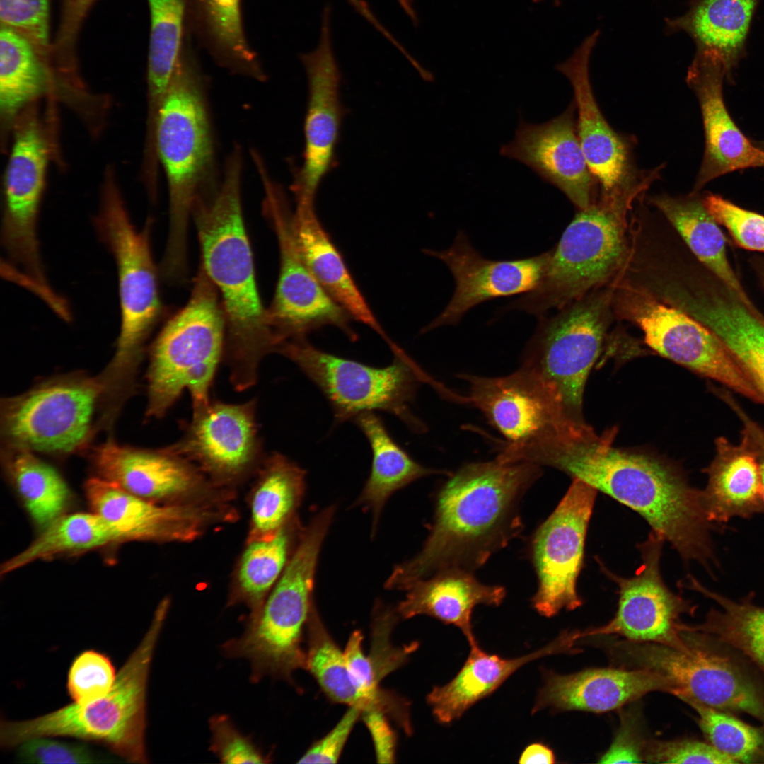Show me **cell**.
Here are the masks:
<instances>
[{
	"instance_id": "7402d4cb",
	"label": "cell",
	"mask_w": 764,
	"mask_h": 764,
	"mask_svg": "<svg viewBox=\"0 0 764 764\" xmlns=\"http://www.w3.org/2000/svg\"><path fill=\"white\" fill-rule=\"evenodd\" d=\"M91 457L98 477L157 504L226 502L231 494L196 465L165 447L140 448L108 440L93 448Z\"/></svg>"
},
{
	"instance_id": "5bb4252c",
	"label": "cell",
	"mask_w": 764,
	"mask_h": 764,
	"mask_svg": "<svg viewBox=\"0 0 764 764\" xmlns=\"http://www.w3.org/2000/svg\"><path fill=\"white\" fill-rule=\"evenodd\" d=\"M623 651L643 668L669 679L675 696L724 712H740L764 726V694L751 676L724 652L683 638L673 647L649 642L625 644Z\"/></svg>"
},
{
	"instance_id": "d6a6232c",
	"label": "cell",
	"mask_w": 764,
	"mask_h": 764,
	"mask_svg": "<svg viewBox=\"0 0 764 764\" xmlns=\"http://www.w3.org/2000/svg\"><path fill=\"white\" fill-rule=\"evenodd\" d=\"M291 222L301 255L323 289L352 319L369 326L390 346L393 345L356 284L340 253L319 221L314 204L296 203Z\"/></svg>"
},
{
	"instance_id": "4316f807",
	"label": "cell",
	"mask_w": 764,
	"mask_h": 764,
	"mask_svg": "<svg viewBox=\"0 0 764 764\" xmlns=\"http://www.w3.org/2000/svg\"><path fill=\"white\" fill-rule=\"evenodd\" d=\"M575 109L573 100L561 115L547 122L521 120L514 139L501 147L500 154L528 166L581 210L595 202L594 183L579 139Z\"/></svg>"
},
{
	"instance_id": "2e32d148",
	"label": "cell",
	"mask_w": 764,
	"mask_h": 764,
	"mask_svg": "<svg viewBox=\"0 0 764 764\" xmlns=\"http://www.w3.org/2000/svg\"><path fill=\"white\" fill-rule=\"evenodd\" d=\"M597 490L577 478L555 510L536 531L531 544L538 588L533 608L547 618L582 605L577 583Z\"/></svg>"
},
{
	"instance_id": "e0dca14e",
	"label": "cell",
	"mask_w": 764,
	"mask_h": 764,
	"mask_svg": "<svg viewBox=\"0 0 764 764\" xmlns=\"http://www.w3.org/2000/svg\"><path fill=\"white\" fill-rule=\"evenodd\" d=\"M16 122L5 173L1 245L9 267L36 278L45 272L37 228L48 148L33 109L25 110Z\"/></svg>"
},
{
	"instance_id": "9c48e42d",
	"label": "cell",
	"mask_w": 764,
	"mask_h": 764,
	"mask_svg": "<svg viewBox=\"0 0 764 764\" xmlns=\"http://www.w3.org/2000/svg\"><path fill=\"white\" fill-rule=\"evenodd\" d=\"M94 221L117 270L121 325L117 349L106 371L116 381L136 364L145 340L161 314L157 274L150 245L151 220L141 231L134 226L112 171L108 169Z\"/></svg>"
},
{
	"instance_id": "836d02e7",
	"label": "cell",
	"mask_w": 764,
	"mask_h": 764,
	"mask_svg": "<svg viewBox=\"0 0 764 764\" xmlns=\"http://www.w3.org/2000/svg\"><path fill=\"white\" fill-rule=\"evenodd\" d=\"M470 647L469 655L456 676L448 683L434 687L427 695L433 714L441 724H449L460 718L523 665L545 656L569 651L572 644L565 633L549 644L514 659L490 654L477 642Z\"/></svg>"
},
{
	"instance_id": "ffe728a7",
	"label": "cell",
	"mask_w": 764,
	"mask_h": 764,
	"mask_svg": "<svg viewBox=\"0 0 764 764\" xmlns=\"http://www.w3.org/2000/svg\"><path fill=\"white\" fill-rule=\"evenodd\" d=\"M664 540L652 532L638 545L642 565L631 577H620L596 558L601 571L616 584L618 609L606 625L575 632L578 639L584 636L615 634L632 642L680 645L684 625L679 621L683 613L693 612L690 603L673 593L665 584L660 572V558Z\"/></svg>"
},
{
	"instance_id": "003e7915",
	"label": "cell",
	"mask_w": 764,
	"mask_h": 764,
	"mask_svg": "<svg viewBox=\"0 0 764 764\" xmlns=\"http://www.w3.org/2000/svg\"><path fill=\"white\" fill-rule=\"evenodd\" d=\"M534 1L538 2V1H540L541 0H534ZM555 1L557 4H560V0H555Z\"/></svg>"
},
{
	"instance_id": "e575fe53",
	"label": "cell",
	"mask_w": 764,
	"mask_h": 764,
	"mask_svg": "<svg viewBox=\"0 0 764 764\" xmlns=\"http://www.w3.org/2000/svg\"><path fill=\"white\" fill-rule=\"evenodd\" d=\"M650 203L663 214L692 253L724 287L753 314L763 318L729 263L724 236L698 192L678 197L666 194L656 195L651 197Z\"/></svg>"
},
{
	"instance_id": "8fae6325",
	"label": "cell",
	"mask_w": 764,
	"mask_h": 764,
	"mask_svg": "<svg viewBox=\"0 0 764 764\" xmlns=\"http://www.w3.org/2000/svg\"><path fill=\"white\" fill-rule=\"evenodd\" d=\"M105 377L71 374L51 379L1 405L6 447L52 455L86 448L94 434Z\"/></svg>"
},
{
	"instance_id": "d6986e66",
	"label": "cell",
	"mask_w": 764,
	"mask_h": 764,
	"mask_svg": "<svg viewBox=\"0 0 764 764\" xmlns=\"http://www.w3.org/2000/svg\"><path fill=\"white\" fill-rule=\"evenodd\" d=\"M462 378L469 384L470 403L507 439L504 446L537 445L581 422L570 418L556 393L525 366L504 377Z\"/></svg>"
},
{
	"instance_id": "f6af8a7d",
	"label": "cell",
	"mask_w": 764,
	"mask_h": 764,
	"mask_svg": "<svg viewBox=\"0 0 764 764\" xmlns=\"http://www.w3.org/2000/svg\"><path fill=\"white\" fill-rule=\"evenodd\" d=\"M308 649L306 669L332 701L363 710L378 708L359 690L339 649L318 615L314 604L306 624Z\"/></svg>"
},
{
	"instance_id": "816d5d0a",
	"label": "cell",
	"mask_w": 764,
	"mask_h": 764,
	"mask_svg": "<svg viewBox=\"0 0 764 764\" xmlns=\"http://www.w3.org/2000/svg\"><path fill=\"white\" fill-rule=\"evenodd\" d=\"M18 763L37 764L101 763L111 762L85 743L35 737L17 746Z\"/></svg>"
},
{
	"instance_id": "f35d334b",
	"label": "cell",
	"mask_w": 764,
	"mask_h": 764,
	"mask_svg": "<svg viewBox=\"0 0 764 764\" xmlns=\"http://www.w3.org/2000/svg\"><path fill=\"white\" fill-rule=\"evenodd\" d=\"M303 529L296 516L272 536L247 541L235 572L229 604L245 605L250 611L248 620L259 614L284 571Z\"/></svg>"
},
{
	"instance_id": "ab89813d",
	"label": "cell",
	"mask_w": 764,
	"mask_h": 764,
	"mask_svg": "<svg viewBox=\"0 0 764 764\" xmlns=\"http://www.w3.org/2000/svg\"><path fill=\"white\" fill-rule=\"evenodd\" d=\"M117 526L94 511L64 514L42 529L21 552L5 562L6 574L37 560L75 555L128 542Z\"/></svg>"
},
{
	"instance_id": "f5cc1de1",
	"label": "cell",
	"mask_w": 764,
	"mask_h": 764,
	"mask_svg": "<svg viewBox=\"0 0 764 764\" xmlns=\"http://www.w3.org/2000/svg\"><path fill=\"white\" fill-rule=\"evenodd\" d=\"M398 616L396 611L384 606H376L373 621L371 650L368 657L379 682L399 667L409 653L417 647L413 644L404 649H399L391 644L390 636Z\"/></svg>"
},
{
	"instance_id": "7dc6e473",
	"label": "cell",
	"mask_w": 764,
	"mask_h": 764,
	"mask_svg": "<svg viewBox=\"0 0 764 764\" xmlns=\"http://www.w3.org/2000/svg\"><path fill=\"white\" fill-rule=\"evenodd\" d=\"M117 674L109 656L93 649L84 650L74 659L69 667L68 694L76 703L102 698L112 688Z\"/></svg>"
},
{
	"instance_id": "1f68e13d",
	"label": "cell",
	"mask_w": 764,
	"mask_h": 764,
	"mask_svg": "<svg viewBox=\"0 0 764 764\" xmlns=\"http://www.w3.org/2000/svg\"><path fill=\"white\" fill-rule=\"evenodd\" d=\"M397 608L404 619L425 615L461 630L469 644L477 642L472 613L478 605L497 606L506 596L504 587L480 582L473 572L450 569L412 584Z\"/></svg>"
},
{
	"instance_id": "ee69618b",
	"label": "cell",
	"mask_w": 764,
	"mask_h": 764,
	"mask_svg": "<svg viewBox=\"0 0 764 764\" xmlns=\"http://www.w3.org/2000/svg\"><path fill=\"white\" fill-rule=\"evenodd\" d=\"M48 69L44 58L28 40L1 27L0 109L5 122H12L44 92Z\"/></svg>"
},
{
	"instance_id": "6125c7cd",
	"label": "cell",
	"mask_w": 764,
	"mask_h": 764,
	"mask_svg": "<svg viewBox=\"0 0 764 764\" xmlns=\"http://www.w3.org/2000/svg\"><path fill=\"white\" fill-rule=\"evenodd\" d=\"M350 4L369 21L374 22L376 18L369 10L367 4L361 0H348Z\"/></svg>"
},
{
	"instance_id": "9f6ffc18",
	"label": "cell",
	"mask_w": 764,
	"mask_h": 764,
	"mask_svg": "<svg viewBox=\"0 0 764 764\" xmlns=\"http://www.w3.org/2000/svg\"><path fill=\"white\" fill-rule=\"evenodd\" d=\"M363 709L351 706L335 727L313 743L300 758L298 763H335L338 761L348 737Z\"/></svg>"
},
{
	"instance_id": "ac0fdd59",
	"label": "cell",
	"mask_w": 764,
	"mask_h": 764,
	"mask_svg": "<svg viewBox=\"0 0 764 764\" xmlns=\"http://www.w3.org/2000/svg\"><path fill=\"white\" fill-rule=\"evenodd\" d=\"M256 400L240 404L211 400L192 407L181 437L165 448L196 465L216 485L228 488L257 470L264 456Z\"/></svg>"
},
{
	"instance_id": "44dd1931",
	"label": "cell",
	"mask_w": 764,
	"mask_h": 764,
	"mask_svg": "<svg viewBox=\"0 0 764 764\" xmlns=\"http://www.w3.org/2000/svg\"><path fill=\"white\" fill-rule=\"evenodd\" d=\"M601 35H588L573 54L556 69L571 83L577 110V130L589 170L600 185V199L624 198L647 189L652 171H637L630 145L610 126L593 93L589 73L591 56Z\"/></svg>"
},
{
	"instance_id": "8d00e7d4",
	"label": "cell",
	"mask_w": 764,
	"mask_h": 764,
	"mask_svg": "<svg viewBox=\"0 0 764 764\" xmlns=\"http://www.w3.org/2000/svg\"><path fill=\"white\" fill-rule=\"evenodd\" d=\"M257 472L247 541L270 538L296 517L306 489V470L279 452L265 456Z\"/></svg>"
},
{
	"instance_id": "91938a15",
	"label": "cell",
	"mask_w": 764,
	"mask_h": 764,
	"mask_svg": "<svg viewBox=\"0 0 764 764\" xmlns=\"http://www.w3.org/2000/svg\"><path fill=\"white\" fill-rule=\"evenodd\" d=\"M639 746L628 729L622 727L608 750L601 756L600 763H639L643 761Z\"/></svg>"
},
{
	"instance_id": "03108f58",
	"label": "cell",
	"mask_w": 764,
	"mask_h": 764,
	"mask_svg": "<svg viewBox=\"0 0 764 764\" xmlns=\"http://www.w3.org/2000/svg\"><path fill=\"white\" fill-rule=\"evenodd\" d=\"M753 143H754V144L756 146H757L758 148H760L761 150H763L764 151V141H760V142H753Z\"/></svg>"
},
{
	"instance_id": "4fadbf2b",
	"label": "cell",
	"mask_w": 764,
	"mask_h": 764,
	"mask_svg": "<svg viewBox=\"0 0 764 764\" xmlns=\"http://www.w3.org/2000/svg\"><path fill=\"white\" fill-rule=\"evenodd\" d=\"M613 308L619 317L637 325L645 343L659 354L754 402L764 403L719 339L687 313L622 279L615 284Z\"/></svg>"
},
{
	"instance_id": "5b68a950",
	"label": "cell",
	"mask_w": 764,
	"mask_h": 764,
	"mask_svg": "<svg viewBox=\"0 0 764 764\" xmlns=\"http://www.w3.org/2000/svg\"><path fill=\"white\" fill-rule=\"evenodd\" d=\"M170 606L162 600L148 630L105 696L72 702L30 719L0 722V746L12 748L42 736H69L102 744L127 762L147 763L146 693L151 662Z\"/></svg>"
},
{
	"instance_id": "ba28073f",
	"label": "cell",
	"mask_w": 764,
	"mask_h": 764,
	"mask_svg": "<svg viewBox=\"0 0 764 764\" xmlns=\"http://www.w3.org/2000/svg\"><path fill=\"white\" fill-rule=\"evenodd\" d=\"M632 206L598 199L579 210L551 250L540 283L507 308L540 317L617 279L630 254L627 229Z\"/></svg>"
},
{
	"instance_id": "74e56055",
	"label": "cell",
	"mask_w": 764,
	"mask_h": 764,
	"mask_svg": "<svg viewBox=\"0 0 764 764\" xmlns=\"http://www.w3.org/2000/svg\"><path fill=\"white\" fill-rule=\"evenodd\" d=\"M372 452L371 473L357 504L371 511L372 533L388 499L396 491L427 475L443 471L427 468L417 463L393 439L383 421L374 412L354 418Z\"/></svg>"
},
{
	"instance_id": "e7e4bbea",
	"label": "cell",
	"mask_w": 764,
	"mask_h": 764,
	"mask_svg": "<svg viewBox=\"0 0 764 764\" xmlns=\"http://www.w3.org/2000/svg\"><path fill=\"white\" fill-rule=\"evenodd\" d=\"M753 265L759 279L764 287V259L754 260Z\"/></svg>"
},
{
	"instance_id": "be15d7a7",
	"label": "cell",
	"mask_w": 764,
	"mask_h": 764,
	"mask_svg": "<svg viewBox=\"0 0 764 764\" xmlns=\"http://www.w3.org/2000/svg\"><path fill=\"white\" fill-rule=\"evenodd\" d=\"M397 1L400 4V5L402 6L403 10L406 12V13L409 16V17L412 20V21L414 23H417V18L415 12L414 11L413 8H412V1L411 0H397Z\"/></svg>"
},
{
	"instance_id": "6da1fadb",
	"label": "cell",
	"mask_w": 764,
	"mask_h": 764,
	"mask_svg": "<svg viewBox=\"0 0 764 764\" xmlns=\"http://www.w3.org/2000/svg\"><path fill=\"white\" fill-rule=\"evenodd\" d=\"M616 429L601 436L584 423L535 450L531 461L565 472L641 515L681 557L714 575L719 567L701 490L675 465L613 446Z\"/></svg>"
},
{
	"instance_id": "7c38bea8",
	"label": "cell",
	"mask_w": 764,
	"mask_h": 764,
	"mask_svg": "<svg viewBox=\"0 0 764 764\" xmlns=\"http://www.w3.org/2000/svg\"><path fill=\"white\" fill-rule=\"evenodd\" d=\"M276 352L293 361L318 387L337 423L380 410L414 430L424 429L410 408L422 373L405 353L396 355L391 364L378 368L327 353L305 337L282 342Z\"/></svg>"
},
{
	"instance_id": "52a82bcc",
	"label": "cell",
	"mask_w": 764,
	"mask_h": 764,
	"mask_svg": "<svg viewBox=\"0 0 764 764\" xmlns=\"http://www.w3.org/2000/svg\"><path fill=\"white\" fill-rule=\"evenodd\" d=\"M225 337L218 290L200 263L187 303L166 322L151 346L146 416H164L186 390L192 407L209 402Z\"/></svg>"
},
{
	"instance_id": "9a60e30c",
	"label": "cell",
	"mask_w": 764,
	"mask_h": 764,
	"mask_svg": "<svg viewBox=\"0 0 764 764\" xmlns=\"http://www.w3.org/2000/svg\"><path fill=\"white\" fill-rule=\"evenodd\" d=\"M263 211L277 239L279 274L271 305L269 323L278 340L305 337L325 325L342 330L351 340L357 335L350 316L323 289L304 262L292 228V212L280 188L270 179L263 181Z\"/></svg>"
},
{
	"instance_id": "db71d44e",
	"label": "cell",
	"mask_w": 764,
	"mask_h": 764,
	"mask_svg": "<svg viewBox=\"0 0 764 764\" xmlns=\"http://www.w3.org/2000/svg\"><path fill=\"white\" fill-rule=\"evenodd\" d=\"M96 0H63L62 13L52 50L57 69L76 71L75 47L81 25Z\"/></svg>"
},
{
	"instance_id": "7a4b0ae2",
	"label": "cell",
	"mask_w": 764,
	"mask_h": 764,
	"mask_svg": "<svg viewBox=\"0 0 764 764\" xmlns=\"http://www.w3.org/2000/svg\"><path fill=\"white\" fill-rule=\"evenodd\" d=\"M528 463H471L440 490L433 524L417 555L395 567L388 589L407 590L436 573L474 572L521 533V500L541 475Z\"/></svg>"
},
{
	"instance_id": "3957f363",
	"label": "cell",
	"mask_w": 764,
	"mask_h": 764,
	"mask_svg": "<svg viewBox=\"0 0 764 764\" xmlns=\"http://www.w3.org/2000/svg\"><path fill=\"white\" fill-rule=\"evenodd\" d=\"M241 170V149L235 147L221 183L199 195L192 212L200 263L220 296L226 323L224 353L238 391L255 384L260 361L278 346L255 280L242 211Z\"/></svg>"
},
{
	"instance_id": "83f0119b",
	"label": "cell",
	"mask_w": 764,
	"mask_h": 764,
	"mask_svg": "<svg viewBox=\"0 0 764 764\" xmlns=\"http://www.w3.org/2000/svg\"><path fill=\"white\" fill-rule=\"evenodd\" d=\"M724 79V71L713 65L692 61L688 69L686 81L698 99L705 139L694 192L727 173L764 167V151L743 134L727 109L722 93Z\"/></svg>"
},
{
	"instance_id": "d590c367",
	"label": "cell",
	"mask_w": 764,
	"mask_h": 764,
	"mask_svg": "<svg viewBox=\"0 0 764 764\" xmlns=\"http://www.w3.org/2000/svg\"><path fill=\"white\" fill-rule=\"evenodd\" d=\"M188 32L215 62L232 73L264 81L258 57L245 36L241 0H185Z\"/></svg>"
},
{
	"instance_id": "c3c4849f",
	"label": "cell",
	"mask_w": 764,
	"mask_h": 764,
	"mask_svg": "<svg viewBox=\"0 0 764 764\" xmlns=\"http://www.w3.org/2000/svg\"><path fill=\"white\" fill-rule=\"evenodd\" d=\"M1 27L28 40L46 60L50 52V0H0Z\"/></svg>"
},
{
	"instance_id": "94428289",
	"label": "cell",
	"mask_w": 764,
	"mask_h": 764,
	"mask_svg": "<svg viewBox=\"0 0 764 764\" xmlns=\"http://www.w3.org/2000/svg\"><path fill=\"white\" fill-rule=\"evenodd\" d=\"M555 762L553 751L541 743H533L526 746L519 759V763L552 764Z\"/></svg>"
},
{
	"instance_id": "b9f144b4",
	"label": "cell",
	"mask_w": 764,
	"mask_h": 764,
	"mask_svg": "<svg viewBox=\"0 0 764 764\" xmlns=\"http://www.w3.org/2000/svg\"><path fill=\"white\" fill-rule=\"evenodd\" d=\"M685 585L718 606L708 612L703 623L688 626L689 630L712 635L742 652L764 672V607L754 603L749 597L734 600L706 587L691 576Z\"/></svg>"
},
{
	"instance_id": "277c9868",
	"label": "cell",
	"mask_w": 764,
	"mask_h": 764,
	"mask_svg": "<svg viewBox=\"0 0 764 764\" xmlns=\"http://www.w3.org/2000/svg\"><path fill=\"white\" fill-rule=\"evenodd\" d=\"M186 40L160 110L158 162L167 178L168 232L161 273L170 281L187 274V234L194 202L216 187L214 146L203 74Z\"/></svg>"
},
{
	"instance_id": "4dcf8cb0",
	"label": "cell",
	"mask_w": 764,
	"mask_h": 764,
	"mask_svg": "<svg viewBox=\"0 0 764 764\" xmlns=\"http://www.w3.org/2000/svg\"><path fill=\"white\" fill-rule=\"evenodd\" d=\"M715 444L716 455L704 470L707 480L701 490L707 520L714 525L764 513L760 468L755 452L742 437L736 445L724 437L718 438Z\"/></svg>"
},
{
	"instance_id": "bcb514c9",
	"label": "cell",
	"mask_w": 764,
	"mask_h": 764,
	"mask_svg": "<svg viewBox=\"0 0 764 764\" xmlns=\"http://www.w3.org/2000/svg\"><path fill=\"white\" fill-rule=\"evenodd\" d=\"M683 701L697 712L698 725L710 743L734 763H753L764 755V737L757 728L693 700Z\"/></svg>"
},
{
	"instance_id": "484cf974",
	"label": "cell",
	"mask_w": 764,
	"mask_h": 764,
	"mask_svg": "<svg viewBox=\"0 0 764 764\" xmlns=\"http://www.w3.org/2000/svg\"><path fill=\"white\" fill-rule=\"evenodd\" d=\"M429 255L442 261L455 280L453 296L444 311L424 328L427 332L458 323L477 305L494 298L523 294L540 282L551 250L534 257L494 260L483 257L471 245L466 234L459 231L448 249H425Z\"/></svg>"
},
{
	"instance_id": "7bdbcfd3",
	"label": "cell",
	"mask_w": 764,
	"mask_h": 764,
	"mask_svg": "<svg viewBox=\"0 0 764 764\" xmlns=\"http://www.w3.org/2000/svg\"><path fill=\"white\" fill-rule=\"evenodd\" d=\"M3 453L6 475L41 529L66 513L71 492L54 468L25 449L6 447Z\"/></svg>"
},
{
	"instance_id": "11a10c76",
	"label": "cell",
	"mask_w": 764,
	"mask_h": 764,
	"mask_svg": "<svg viewBox=\"0 0 764 764\" xmlns=\"http://www.w3.org/2000/svg\"><path fill=\"white\" fill-rule=\"evenodd\" d=\"M644 758L652 763H734L710 743L691 740L654 743L649 747Z\"/></svg>"
},
{
	"instance_id": "cb8c5ba5",
	"label": "cell",
	"mask_w": 764,
	"mask_h": 764,
	"mask_svg": "<svg viewBox=\"0 0 764 764\" xmlns=\"http://www.w3.org/2000/svg\"><path fill=\"white\" fill-rule=\"evenodd\" d=\"M85 492L91 510L117 526L129 541L188 543L236 516L226 502L157 504L99 477L87 480Z\"/></svg>"
},
{
	"instance_id": "681fc988",
	"label": "cell",
	"mask_w": 764,
	"mask_h": 764,
	"mask_svg": "<svg viewBox=\"0 0 764 764\" xmlns=\"http://www.w3.org/2000/svg\"><path fill=\"white\" fill-rule=\"evenodd\" d=\"M702 202L735 243L747 250L764 252V216L741 208L719 195L706 192Z\"/></svg>"
},
{
	"instance_id": "6f0895ef",
	"label": "cell",
	"mask_w": 764,
	"mask_h": 764,
	"mask_svg": "<svg viewBox=\"0 0 764 764\" xmlns=\"http://www.w3.org/2000/svg\"><path fill=\"white\" fill-rule=\"evenodd\" d=\"M386 715L377 708L366 709L361 712L372 738L377 762L380 763H393L395 758L396 736Z\"/></svg>"
},
{
	"instance_id": "680465c9",
	"label": "cell",
	"mask_w": 764,
	"mask_h": 764,
	"mask_svg": "<svg viewBox=\"0 0 764 764\" xmlns=\"http://www.w3.org/2000/svg\"><path fill=\"white\" fill-rule=\"evenodd\" d=\"M725 401L733 409L743 424L741 432L743 438L755 452L760 468L762 494L764 501V427L752 420L741 407L728 397Z\"/></svg>"
},
{
	"instance_id": "f907efd6",
	"label": "cell",
	"mask_w": 764,
	"mask_h": 764,
	"mask_svg": "<svg viewBox=\"0 0 764 764\" xmlns=\"http://www.w3.org/2000/svg\"><path fill=\"white\" fill-rule=\"evenodd\" d=\"M212 734L209 750L223 763L265 764L272 760L251 737L242 734L226 714L214 715L209 721Z\"/></svg>"
},
{
	"instance_id": "d4e9b609",
	"label": "cell",
	"mask_w": 764,
	"mask_h": 764,
	"mask_svg": "<svg viewBox=\"0 0 764 764\" xmlns=\"http://www.w3.org/2000/svg\"><path fill=\"white\" fill-rule=\"evenodd\" d=\"M688 271L664 279L657 297L687 313L723 343L764 399V318L725 287L717 289Z\"/></svg>"
},
{
	"instance_id": "30bf717a",
	"label": "cell",
	"mask_w": 764,
	"mask_h": 764,
	"mask_svg": "<svg viewBox=\"0 0 764 764\" xmlns=\"http://www.w3.org/2000/svg\"><path fill=\"white\" fill-rule=\"evenodd\" d=\"M616 281L592 291L540 320L523 366L536 372L556 393L567 415L584 422V387L612 322Z\"/></svg>"
},
{
	"instance_id": "8992f818",
	"label": "cell",
	"mask_w": 764,
	"mask_h": 764,
	"mask_svg": "<svg viewBox=\"0 0 764 764\" xmlns=\"http://www.w3.org/2000/svg\"><path fill=\"white\" fill-rule=\"evenodd\" d=\"M335 512L330 506L312 518L257 616L248 621L243 634L221 647L226 656L250 662L253 683L270 676L293 683L294 672L306 669L303 631L313 605L319 552Z\"/></svg>"
},
{
	"instance_id": "603a6c76",
	"label": "cell",
	"mask_w": 764,
	"mask_h": 764,
	"mask_svg": "<svg viewBox=\"0 0 764 764\" xmlns=\"http://www.w3.org/2000/svg\"><path fill=\"white\" fill-rule=\"evenodd\" d=\"M329 25V10L326 8L318 47L301 56L308 79V96L303 160L291 186L299 202L314 203L321 182L333 168L344 113L340 97L341 76L332 49Z\"/></svg>"
},
{
	"instance_id": "f1b7e54d",
	"label": "cell",
	"mask_w": 764,
	"mask_h": 764,
	"mask_svg": "<svg viewBox=\"0 0 764 764\" xmlns=\"http://www.w3.org/2000/svg\"><path fill=\"white\" fill-rule=\"evenodd\" d=\"M532 712L555 710L605 712L632 702L652 691L676 693L664 675L647 668L636 670L591 668L560 675L548 671Z\"/></svg>"
},
{
	"instance_id": "f546056e",
	"label": "cell",
	"mask_w": 764,
	"mask_h": 764,
	"mask_svg": "<svg viewBox=\"0 0 764 764\" xmlns=\"http://www.w3.org/2000/svg\"><path fill=\"white\" fill-rule=\"evenodd\" d=\"M760 0H690L681 15L664 21L667 35L683 33L693 40V60L721 68L730 79L746 54V43Z\"/></svg>"
},
{
	"instance_id": "60d3db41",
	"label": "cell",
	"mask_w": 764,
	"mask_h": 764,
	"mask_svg": "<svg viewBox=\"0 0 764 764\" xmlns=\"http://www.w3.org/2000/svg\"><path fill=\"white\" fill-rule=\"evenodd\" d=\"M150 33L147 59V123L154 130L180 57L187 27L185 0H147Z\"/></svg>"
}]
</instances>
